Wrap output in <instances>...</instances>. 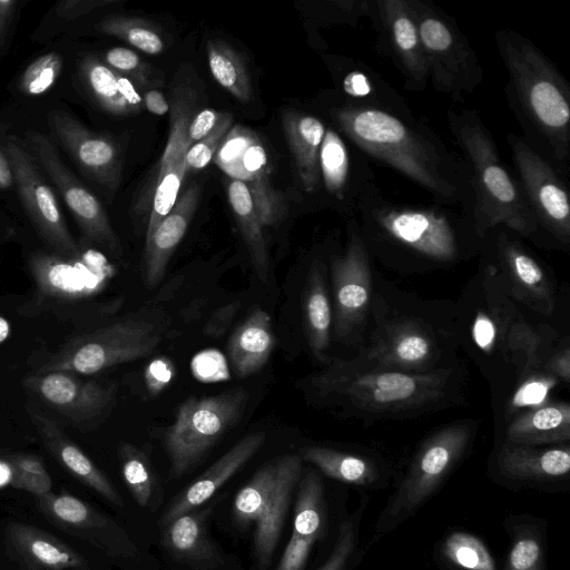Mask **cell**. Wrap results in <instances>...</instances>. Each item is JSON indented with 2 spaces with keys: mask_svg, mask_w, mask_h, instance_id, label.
<instances>
[{
  "mask_svg": "<svg viewBox=\"0 0 570 570\" xmlns=\"http://www.w3.org/2000/svg\"><path fill=\"white\" fill-rule=\"evenodd\" d=\"M355 219L370 256L397 273L446 269L481 248L472 206L397 202L376 181L363 193Z\"/></svg>",
  "mask_w": 570,
  "mask_h": 570,
  "instance_id": "1",
  "label": "cell"
},
{
  "mask_svg": "<svg viewBox=\"0 0 570 570\" xmlns=\"http://www.w3.org/2000/svg\"><path fill=\"white\" fill-rule=\"evenodd\" d=\"M327 114L332 125L364 155L428 191L433 202L474 205L470 169L459 154L414 114L346 104Z\"/></svg>",
  "mask_w": 570,
  "mask_h": 570,
  "instance_id": "2",
  "label": "cell"
},
{
  "mask_svg": "<svg viewBox=\"0 0 570 570\" xmlns=\"http://www.w3.org/2000/svg\"><path fill=\"white\" fill-rule=\"evenodd\" d=\"M453 313L454 303L411 296L375 271L368 330L356 354L347 360L409 373L453 366L461 362Z\"/></svg>",
  "mask_w": 570,
  "mask_h": 570,
  "instance_id": "3",
  "label": "cell"
},
{
  "mask_svg": "<svg viewBox=\"0 0 570 570\" xmlns=\"http://www.w3.org/2000/svg\"><path fill=\"white\" fill-rule=\"evenodd\" d=\"M465 382L462 362L433 372L409 373L360 366L347 358H333L311 379L320 399L365 423L412 419L462 405Z\"/></svg>",
  "mask_w": 570,
  "mask_h": 570,
  "instance_id": "4",
  "label": "cell"
},
{
  "mask_svg": "<svg viewBox=\"0 0 570 570\" xmlns=\"http://www.w3.org/2000/svg\"><path fill=\"white\" fill-rule=\"evenodd\" d=\"M495 46L507 71L505 96L523 139L568 178L570 86L557 66L525 36L502 29Z\"/></svg>",
  "mask_w": 570,
  "mask_h": 570,
  "instance_id": "5",
  "label": "cell"
},
{
  "mask_svg": "<svg viewBox=\"0 0 570 570\" xmlns=\"http://www.w3.org/2000/svg\"><path fill=\"white\" fill-rule=\"evenodd\" d=\"M446 120L470 169L473 214L480 238L491 228L504 226L538 246L553 248L540 232L515 177L503 164L479 111L449 108Z\"/></svg>",
  "mask_w": 570,
  "mask_h": 570,
  "instance_id": "6",
  "label": "cell"
},
{
  "mask_svg": "<svg viewBox=\"0 0 570 570\" xmlns=\"http://www.w3.org/2000/svg\"><path fill=\"white\" fill-rule=\"evenodd\" d=\"M475 275L454 302V331L460 348L471 357L499 399L518 374L508 336L521 314L500 286L490 264L480 258Z\"/></svg>",
  "mask_w": 570,
  "mask_h": 570,
  "instance_id": "7",
  "label": "cell"
},
{
  "mask_svg": "<svg viewBox=\"0 0 570 570\" xmlns=\"http://www.w3.org/2000/svg\"><path fill=\"white\" fill-rule=\"evenodd\" d=\"M479 422L459 420L429 434L416 449L376 523L384 534L412 517L436 491L471 446Z\"/></svg>",
  "mask_w": 570,
  "mask_h": 570,
  "instance_id": "8",
  "label": "cell"
},
{
  "mask_svg": "<svg viewBox=\"0 0 570 570\" xmlns=\"http://www.w3.org/2000/svg\"><path fill=\"white\" fill-rule=\"evenodd\" d=\"M302 462L298 453L269 460L235 495L233 519L238 527L253 528L254 554L261 568L269 564L281 539Z\"/></svg>",
  "mask_w": 570,
  "mask_h": 570,
  "instance_id": "9",
  "label": "cell"
},
{
  "mask_svg": "<svg viewBox=\"0 0 570 570\" xmlns=\"http://www.w3.org/2000/svg\"><path fill=\"white\" fill-rule=\"evenodd\" d=\"M420 33L433 89L463 101L483 81L476 52L455 19L430 0H407Z\"/></svg>",
  "mask_w": 570,
  "mask_h": 570,
  "instance_id": "10",
  "label": "cell"
},
{
  "mask_svg": "<svg viewBox=\"0 0 570 570\" xmlns=\"http://www.w3.org/2000/svg\"><path fill=\"white\" fill-rule=\"evenodd\" d=\"M248 401L244 389L215 395L190 396L177 409L165 433L169 475L177 479L194 469L243 415Z\"/></svg>",
  "mask_w": 570,
  "mask_h": 570,
  "instance_id": "11",
  "label": "cell"
},
{
  "mask_svg": "<svg viewBox=\"0 0 570 570\" xmlns=\"http://www.w3.org/2000/svg\"><path fill=\"white\" fill-rule=\"evenodd\" d=\"M333 291L332 338L361 346L370 325L374 267L355 217L347 219L343 249L328 256Z\"/></svg>",
  "mask_w": 570,
  "mask_h": 570,
  "instance_id": "12",
  "label": "cell"
},
{
  "mask_svg": "<svg viewBox=\"0 0 570 570\" xmlns=\"http://www.w3.org/2000/svg\"><path fill=\"white\" fill-rule=\"evenodd\" d=\"M524 240L511 229L495 226L482 238L479 255L514 303L549 317L558 302L556 282Z\"/></svg>",
  "mask_w": 570,
  "mask_h": 570,
  "instance_id": "13",
  "label": "cell"
},
{
  "mask_svg": "<svg viewBox=\"0 0 570 570\" xmlns=\"http://www.w3.org/2000/svg\"><path fill=\"white\" fill-rule=\"evenodd\" d=\"M515 179L542 235L553 248L570 246L567 177L538 154L522 136L508 134Z\"/></svg>",
  "mask_w": 570,
  "mask_h": 570,
  "instance_id": "14",
  "label": "cell"
},
{
  "mask_svg": "<svg viewBox=\"0 0 570 570\" xmlns=\"http://www.w3.org/2000/svg\"><path fill=\"white\" fill-rule=\"evenodd\" d=\"M160 342L155 324L128 318L81 335L53 355L38 373L68 371L92 375L150 354Z\"/></svg>",
  "mask_w": 570,
  "mask_h": 570,
  "instance_id": "15",
  "label": "cell"
},
{
  "mask_svg": "<svg viewBox=\"0 0 570 570\" xmlns=\"http://www.w3.org/2000/svg\"><path fill=\"white\" fill-rule=\"evenodd\" d=\"M213 160L230 179L248 188L265 227L283 219V196L271 181L265 147L253 130L239 124L232 126Z\"/></svg>",
  "mask_w": 570,
  "mask_h": 570,
  "instance_id": "16",
  "label": "cell"
},
{
  "mask_svg": "<svg viewBox=\"0 0 570 570\" xmlns=\"http://www.w3.org/2000/svg\"><path fill=\"white\" fill-rule=\"evenodd\" d=\"M367 19L376 33V50L399 70L404 79V89L425 90L429 70L407 0H370Z\"/></svg>",
  "mask_w": 570,
  "mask_h": 570,
  "instance_id": "17",
  "label": "cell"
},
{
  "mask_svg": "<svg viewBox=\"0 0 570 570\" xmlns=\"http://www.w3.org/2000/svg\"><path fill=\"white\" fill-rule=\"evenodd\" d=\"M20 198L41 237L61 256L76 257L81 252L69 233L53 191L43 180L32 156L10 138L6 145Z\"/></svg>",
  "mask_w": 570,
  "mask_h": 570,
  "instance_id": "18",
  "label": "cell"
},
{
  "mask_svg": "<svg viewBox=\"0 0 570 570\" xmlns=\"http://www.w3.org/2000/svg\"><path fill=\"white\" fill-rule=\"evenodd\" d=\"M28 139L39 161L62 195L83 235L91 242L98 243L112 252H118V237L96 196L66 167L47 136L30 131Z\"/></svg>",
  "mask_w": 570,
  "mask_h": 570,
  "instance_id": "19",
  "label": "cell"
},
{
  "mask_svg": "<svg viewBox=\"0 0 570 570\" xmlns=\"http://www.w3.org/2000/svg\"><path fill=\"white\" fill-rule=\"evenodd\" d=\"M29 268L40 301L88 297L102 287L108 275L106 259L95 252L88 258L81 253L76 257L36 253L29 259Z\"/></svg>",
  "mask_w": 570,
  "mask_h": 570,
  "instance_id": "20",
  "label": "cell"
},
{
  "mask_svg": "<svg viewBox=\"0 0 570 570\" xmlns=\"http://www.w3.org/2000/svg\"><path fill=\"white\" fill-rule=\"evenodd\" d=\"M26 386L46 404L76 423L98 420L111 407L116 389L68 371L36 373Z\"/></svg>",
  "mask_w": 570,
  "mask_h": 570,
  "instance_id": "21",
  "label": "cell"
},
{
  "mask_svg": "<svg viewBox=\"0 0 570 570\" xmlns=\"http://www.w3.org/2000/svg\"><path fill=\"white\" fill-rule=\"evenodd\" d=\"M320 173L322 187L347 219L355 217L363 193L376 181L364 154L351 151L343 135L331 126L321 145Z\"/></svg>",
  "mask_w": 570,
  "mask_h": 570,
  "instance_id": "22",
  "label": "cell"
},
{
  "mask_svg": "<svg viewBox=\"0 0 570 570\" xmlns=\"http://www.w3.org/2000/svg\"><path fill=\"white\" fill-rule=\"evenodd\" d=\"M194 98L185 91L175 96L170 106L169 135L160 158L146 240L174 207L186 175L185 158L193 145L188 127L193 118Z\"/></svg>",
  "mask_w": 570,
  "mask_h": 570,
  "instance_id": "23",
  "label": "cell"
},
{
  "mask_svg": "<svg viewBox=\"0 0 570 570\" xmlns=\"http://www.w3.org/2000/svg\"><path fill=\"white\" fill-rule=\"evenodd\" d=\"M37 499L41 511L61 529L112 554L130 557L137 551L121 528L85 501L68 493L52 492Z\"/></svg>",
  "mask_w": 570,
  "mask_h": 570,
  "instance_id": "24",
  "label": "cell"
},
{
  "mask_svg": "<svg viewBox=\"0 0 570 570\" xmlns=\"http://www.w3.org/2000/svg\"><path fill=\"white\" fill-rule=\"evenodd\" d=\"M50 126L82 171L99 184L116 189L121 180V158L115 142L87 129L62 110L50 114Z\"/></svg>",
  "mask_w": 570,
  "mask_h": 570,
  "instance_id": "25",
  "label": "cell"
},
{
  "mask_svg": "<svg viewBox=\"0 0 570 570\" xmlns=\"http://www.w3.org/2000/svg\"><path fill=\"white\" fill-rule=\"evenodd\" d=\"M264 432H253L240 439L193 483L185 488L164 512L160 525L198 509L207 502L265 443Z\"/></svg>",
  "mask_w": 570,
  "mask_h": 570,
  "instance_id": "26",
  "label": "cell"
},
{
  "mask_svg": "<svg viewBox=\"0 0 570 570\" xmlns=\"http://www.w3.org/2000/svg\"><path fill=\"white\" fill-rule=\"evenodd\" d=\"M498 473L513 482L543 484L568 478L569 443L533 446L503 442L497 452Z\"/></svg>",
  "mask_w": 570,
  "mask_h": 570,
  "instance_id": "27",
  "label": "cell"
},
{
  "mask_svg": "<svg viewBox=\"0 0 570 570\" xmlns=\"http://www.w3.org/2000/svg\"><path fill=\"white\" fill-rule=\"evenodd\" d=\"M31 420L48 452L69 473L112 504L122 507L114 484L53 420L38 411L31 413Z\"/></svg>",
  "mask_w": 570,
  "mask_h": 570,
  "instance_id": "28",
  "label": "cell"
},
{
  "mask_svg": "<svg viewBox=\"0 0 570 570\" xmlns=\"http://www.w3.org/2000/svg\"><path fill=\"white\" fill-rule=\"evenodd\" d=\"M207 510L186 512L163 525L161 541L170 556L194 569L213 570L223 564L208 533Z\"/></svg>",
  "mask_w": 570,
  "mask_h": 570,
  "instance_id": "29",
  "label": "cell"
},
{
  "mask_svg": "<svg viewBox=\"0 0 570 570\" xmlns=\"http://www.w3.org/2000/svg\"><path fill=\"white\" fill-rule=\"evenodd\" d=\"M200 187L193 184L178 196L171 210L146 240L145 275L149 286L157 285L183 239L197 209Z\"/></svg>",
  "mask_w": 570,
  "mask_h": 570,
  "instance_id": "30",
  "label": "cell"
},
{
  "mask_svg": "<svg viewBox=\"0 0 570 570\" xmlns=\"http://www.w3.org/2000/svg\"><path fill=\"white\" fill-rule=\"evenodd\" d=\"M12 551L29 570H86L85 558L51 534L23 523L7 527Z\"/></svg>",
  "mask_w": 570,
  "mask_h": 570,
  "instance_id": "31",
  "label": "cell"
},
{
  "mask_svg": "<svg viewBox=\"0 0 570 570\" xmlns=\"http://www.w3.org/2000/svg\"><path fill=\"white\" fill-rule=\"evenodd\" d=\"M282 127L303 189L309 194L318 191L320 150L326 124L314 115L287 110L282 115Z\"/></svg>",
  "mask_w": 570,
  "mask_h": 570,
  "instance_id": "32",
  "label": "cell"
},
{
  "mask_svg": "<svg viewBox=\"0 0 570 570\" xmlns=\"http://www.w3.org/2000/svg\"><path fill=\"white\" fill-rule=\"evenodd\" d=\"M570 405L551 401L521 412L505 424L504 442L511 444L547 446L569 443Z\"/></svg>",
  "mask_w": 570,
  "mask_h": 570,
  "instance_id": "33",
  "label": "cell"
},
{
  "mask_svg": "<svg viewBox=\"0 0 570 570\" xmlns=\"http://www.w3.org/2000/svg\"><path fill=\"white\" fill-rule=\"evenodd\" d=\"M337 82L340 99L346 104L413 114L403 97L363 61L342 60Z\"/></svg>",
  "mask_w": 570,
  "mask_h": 570,
  "instance_id": "34",
  "label": "cell"
},
{
  "mask_svg": "<svg viewBox=\"0 0 570 570\" xmlns=\"http://www.w3.org/2000/svg\"><path fill=\"white\" fill-rule=\"evenodd\" d=\"M327 267L322 258H314L309 265L303 297L304 323L308 346L314 356L328 364L327 355L332 342V304L327 288Z\"/></svg>",
  "mask_w": 570,
  "mask_h": 570,
  "instance_id": "35",
  "label": "cell"
},
{
  "mask_svg": "<svg viewBox=\"0 0 570 570\" xmlns=\"http://www.w3.org/2000/svg\"><path fill=\"white\" fill-rule=\"evenodd\" d=\"M274 345L271 316L256 308L234 331L228 342V356L236 375L246 377L259 371L268 362Z\"/></svg>",
  "mask_w": 570,
  "mask_h": 570,
  "instance_id": "36",
  "label": "cell"
},
{
  "mask_svg": "<svg viewBox=\"0 0 570 570\" xmlns=\"http://www.w3.org/2000/svg\"><path fill=\"white\" fill-rule=\"evenodd\" d=\"M563 337L551 325L532 323L521 313L508 336V351L518 379L542 370L544 362Z\"/></svg>",
  "mask_w": 570,
  "mask_h": 570,
  "instance_id": "37",
  "label": "cell"
},
{
  "mask_svg": "<svg viewBox=\"0 0 570 570\" xmlns=\"http://www.w3.org/2000/svg\"><path fill=\"white\" fill-rule=\"evenodd\" d=\"M303 461L315 465L325 475L356 487H372L382 474L379 464L365 454L327 446L308 445L299 450Z\"/></svg>",
  "mask_w": 570,
  "mask_h": 570,
  "instance_id": "38",
  "label": "cell"
},
{
  "mask_svg": "<svg viewBox=\"0 0 570 570\" xmlns=\"http://www.w3.org/2000/svg\"><path fill=\"white\" fill-rule=\"evenodd\" d=\"M228 202L237 226L249 253L256 274L263 281L268 273V250L264 236V224L248 188L230 179L227 185Z\"/></svg>",
  "mask_w": 570,
  "mask_h": 570,
  "instance_id": "39",
  "label": "cell"
},
{
  "mask_svg": "<svg viewBox=\"0 0 570 570\" xmlns=\"http://www.w3.org/2000/svg\"><path fill=\"white\" fill-rule=\"evenodd\" d=\"M504 528L511 544L503 570H547L543 522L530 515L509 517Z\"/></svg>",
  "mask_w": 570,
  "mask_h": 570,
  "instance_id": "40",
  "label": "cell"
},
{
  "mask_svg": "<svg viewBox=\"0 0 570 570\" xmlns=\"http://www.w3.org/2000/svg\"><path fill=\"white\" fill-rule=\"evenodd\" d=\"M293 534L318 540L326 525L324 487L317 473L309 470L298 482Z\"/></svg>",
  "mask_w": 570,
  "mask_h": 570,
  "instance_id": "41",
  "label": "cell"
},
{
  "mask_svg": "<svg viewBox=\"0 0 570 570\" xmlns=\"http://www.w3.org/2000/svg\"><path fill=\"white\" fill-rule=\"evenodd\" d=\"M206 51L214 79L237 100L249 101L252 85L240 56L230 46L218 39L209 40Z\"/></svg>",
  "mask_w": 570,
  "mask_h": 570,
  "instance_id": "42",
  "label": "cell"
},
{
  "mask_svg": "<svg viewBox=\"0 0 570 570\" xmlns=\"http://www.w3.org/2000/svg\"><path fill=\"white\" fill-rule=\"evenodd\" d=\"M121 474L126 487L141 508L156 503L160 490L157 474L147 454L130 443L118 448Z\"/></svg>",
  "mask_w": 570,
  "mask_h": 570,
  "instance_id": "43",
  "label": "cell"
},
{
  "mask_svg": "<svg viewBox=\"0 0 570 570\" xmlns=\"http://www.w3.org/2000/svg\"><path fill=\"white\" fill-rule=\"evenodd\" d=\"M560 381L539 370L519 377L508 390L503 404L505 424L521 412L538 407L549 401L550 393Z\"/></svg>",
  "mask_w": 570,
  "mask_h": 570,
  "instance_id": "44",
  "label": "cell"
},
{
  "mask_svg": "<svg viewBox=\"0 0 570 570\" xmlns=\"http://www.w3.org/2000/svg\"><path fill=\"white\" fill-rule=\"evenodd\" d=\"M81 75L95 100L102 109L117 116L131 114L120 94L117 73L106 63L89 56L81 62Z\"/></svg>",
  "mask_w": 570,
  "mask_h": 570,
  "instance_id": "45",
  "label": "cell"
},
{
  "mask_svg": "<svg viewBox=\"0 0 570 570\" xmlns=\"http://www.w3.org/2000/svg\"><path fill=\"white\" fill-rule=\"evenodd\" d=\"M441 554L456 570H497L488 547L478 537L466 532L449 534L441 546Z\"/></svg>",
  "mask_w": 570,
  "mask_h": 570,
  "instance_id": "46",
  "label": "cell"
},
{
  "mask_svg": "<svg viewBox=\"0 0 570 570\" xmlns=\"http://www.w3.org/2000/svg\"><path fill=\"white\" fill-rule=\"evenodd\" d=\"M96 29L122 39L148 55H159L164 49V41L157 29L140 18L114 16L101 20Z\"/></svg>",
  "mask_w": 570,
  "mask_h": 570,
  "instance_id": "47",
  "label": "cell"
},
{
  "mask_svg": "<svg viewBox=\"0 0 570 570\" xmlns=\"http://www.w3.org/2000/svg\"><path fill=\"white\" fill-rule=\"evenodd\" d=\"M367 498H363L357 510L344 519L338 527L333 550L326 562L317 570H345L358 544L360 524L366 509Z\"/></svg>",
  "mask_w": 570,
  "mask_h": 570,
  "instance_id": "48",
  "label": "cell"
},
{
  "mask_svg": "<svg viewBox=\"0 0 570 570\" xmlns=\"http://www.w3.org/2000/svg\"><path fill=\"white\" fill-rule=\"evenodd\" d=\"M62 69V58L56 52L37 58L24 70L20 79V89L27 95L46 92L57 80Z\"/></svg>",
  "mask_w": 570,
  "mask_h": 570,
  "instance_id": "49",
  "label": "cell"
},
{
  "mask_svg": "<svg viewBox=\"0 0 570 570\" xmlns=\"http://www.w3.org/2000/svg\"><path fill=\"white\" fill-rule=\"evenodd\" d=\"M233 116L223 112L222 118L214 129L200 140L190 146L186 154L185 167L186 173L203 169L210 160H213L219 145L232 128Z\"/></svg>",
  "mask_w": 570,
  "mask_h": 570,
  "instance_id": "50",
  "label": "cell"
},
{
  "mask_svg": "<svg viewBox=\"0 0 570 570\" xmlns=\"http://www.w3.org/2000/svg\"><path fill=\"white\" fill-rule=\"evenodd\" d=\"M12 459L18 469L20 490L28 491L37 498L51 492V478L39 456L26 453H12Z\"/></svg>",
  "mask_w": 570,
  "mask_h": 570,
  "instance_id": "51",
  "label": "cell"
},
{
  "mask_svg": "<svg viewBox=\"0 0 570 570\" xmlns=\"http://www.w3.org/2000/svg\"><path fill=\"white\" fill-rule=\"evenodd\" d=\"M105 61L115 72L140 83L147 82L146 66L135 51L124 47H116L105 53Z\"/></svg>",
  "mask_w": 570,
  "mask_h": 570,
  "instance_id": "52",
  "label": "cell"
},
{
  "mask_svg": "<svg viewBox=\"0 0 570 570\" xmlns=\"http://www.w3.org/2000/svg\"><path fill=\"white\" fill-rule=\"evenodd\" d=\"M315 540L292 534L276 570H303Z\"/></svg>",
  "mask_w": 570,
  "mask_h": 570,
  "instance_id": "53",
  "label": "cell"
},
{
  "mask_svg": "<svg viewBox=\"0 0 570 570\" xmlns=\"http://www.w3.org/2000/svg\"><path fill=\"white\" fill-rule=\"evenodd\" d=\"M542 370L553 376L560 382L569 384L570 382V342L569 336L566 335L557 348L544 362Z\"/></svg>",
  "mask_w": 570,
  "mask_h": 570,
  "instance_id": "54",
  "label": "cell"
},
{
  "mask_svg": "<svg viewBox=\"0 0 570 570\" xmlns=\"http://www.w3.org/2000/svg\"><path fill=\"white\" fill-rule=\"evenodd\" d=\"M174 367L168 358L154 360L146 368V385L150 394H158L171 380Z\"/></svg>",
  "mask_w": 570,
  "mask_h": 570,
  "instance_id": "55",
  "label": "cell"
},
{
  "mask_svg": "<svg viewBox=\"0 0 570 570\" xmlns=\"http://www.w3.org/2000/svg\"><path fill=\"white\" fill-rule=\"evenodd\" d=\"M115 2L116 0H65L57 4L56 12L60 18L71 20Z\"/></svg>",
  "mask_w": 570,
  "mask_h": 570,
  "instance_id": "56",
  "label": "cell"
},
{
  "mask_svg": "<svg viewBox=\"0 0 570 570\" xmlns=\"http://www.w3.org/2000/svg\"><path fill=\"white\" fill-rule=\"evenodd\" d=\"M223 112L214 109H203L193 116L188 127V138L191 144L208 135L222 118Z\"/></svg>",
  "mask_w": 570,
  "mask_h": 570,
  "instance_id": "57",
  "label": "cell"
},
{
  "mask_svg": "<svg viewBox=\"0 0 570 570\" xmlns=\"http://www.w3.org/2000/svg\"><path fill=\"white\" fill-rule=\"evenodd\" d=\"M238 308L239 302H233L216 309L205 325V334L212 337L222 336L228 330Z\"/></svg>",
  "mask_w": 570,
  "mask_h": 570,
  "instance_id": "58",
  "label": "cell"
},
{
  "mask_svg": "<svg viewBox=\"0 0 570 570\" xmlns=\"http://www.w3.org/2000/svg\"><path fill=\"white\" fill-rule=\"evenodd\" d=\"M6 487L20 490L19 473L12 453H0V489Z\"/></svg>",
  "mask_w": 570,
  "mask_h": 570,
  "instance_id": "59",
  "label": "cell"
},
{
  "mask_svg": "<svg viewBox=\"0 0 570 570\" xmlns=\"http://www.w3.org/2000/svg\"><path fill=\"white\" fill-rule=\"evenodd\" d=\"M144 107L151 114L163 116L170 109L165 96L157 89L148 90L142 96Z\"/></svg>",
  "mask_w": 570,
  "mask_h": 570,
  "instance_id": "60",
  "label": "cell"
},
{
  "mask_svg": "<svg viewBox=\"0 0 570 570\" xmlns=\"http://www.w3.org/2000/svg\"><path fill=\"white\" fill-rule=\"evenodd\" d=\"M18 2L14 0H0V48L3 47L10 22Z\"/></svg>",
  "mask_w": 570,
  "mask_h": 570,
  "instance_id": "61",
  "label": "cell"
},
{
  "mask_svg": "<svg viewBox=\"0 0 570 570\" xmlns=\"http://www.w3.org/2000/svg\"><path fill=\"white\" fill-rule=\"evenodd\" d=\"M13 180V173L8 156L0 150V189L10 188Z\"/></svg>",
  "mask_w": 570,
  "mask_h": 570,
  "instance_id": "62",
  "label": "cell"
},
{
  "mask_svg": "<svg viewBox=\"0 0 570 570\" xmlns=\"http://www.w3.org/2000/svg\"><path fill=\"white\" fill-rule=\"evenodd\" d=\"M11 333V326L8 320L0 316V344L3 343Z\"/></svg>",
  "mask_w": 570,
  "mask_h": 570,
  "instance_id": "63",
  "label": "cell"
}]
</instances>
